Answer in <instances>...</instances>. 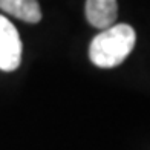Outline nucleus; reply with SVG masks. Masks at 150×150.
<instances>
[{
	"instance_id": "20e7f679",
	"label": "nucleus",
	"mask_w": 150,
	"mask_h": 150,
	"mask_svg": "<svg viewBox=\"0 0 150 150\" xmlns=\"http://www.w3.org/2000/svg\"><path fill=\"white\" fill-rule=\"evenodd\" d=\"M0 9L26 23H38L42 20L37 0H0Z\"/></svg>"
},
{
	"instance_id": "7ed1b4c3",
	"label": "nucleus",
	"mask_w": 150,
	"mask_h": 150,
	"mask_svg": "<svg viewBox=\"0 0 150 150\" xmlns=\"http://www.w3.org/2000/svg\"><path fill=\"white\" fill-rule=\"evenodd\" d=\"M118 0H86V18L93 28L107 29L118 17Z\"/></svg>"
},
{
	"instance_id": "f257e3e1",
	"label": "nucleus",
	"mask_w": 150,
	"mask_h": 150,
	"mask_svg": "<svg viewBox=\"0 0 150 150\" xmlns=\"http://www.w3.org/2000/svg\"><path fill=\"white\" fill-rule=\"evenodd\" d=\"M136 34L129 25H113L95 35L89 46V58L98 67H115L121 64L132 52Z\"/></svg>"
},
{
	"instance_id": "f03ea898",
	"label": "nucleus",
	"mask_w": 150,
	"mask_h": 150,
	"mask_svg": "<svg viewBox=\"0 0 150 150\" xmlns=\"http://www.w3.org/2000/svg\"><path fill=\"white\" fill-rule=\"evenodd\" d=\"M22 61V40L6 17L0 16V69L5 72L16 71Z\"/></svg>"
}]
</instances>
